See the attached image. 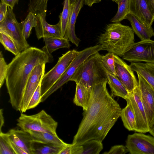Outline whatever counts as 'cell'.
Instances as JSON below:
<instances>
[{"label":"cell","mask_w":154,"mask_h":154,"mask_svg":"<svg viewBox=\"0 0 154 154\" xmlns=\"http://www.w3.org/2000/svg\"><path fill=\"white\" fill-rule=\"evenodd\" d=\"M105 71L106 79L111 89V96L120 97L125 100L129 97V93L123 83L116 76Z\"/></svg>","instance_id":"22"},{"label":"cell","mask_w":154,"mask_h":154,"mask_svg":"<svg viewBox=\"0 0 154 154\" xmlns=\"http://www.w3.org/2000/svg\"><path fill=\"white\" fill-rule=\"evenodd\" d=\"M129 13L134 16L141 23L149 27L152 26L154 21L148 0H129Z\"/></svg>","instance_id":"15"},{"label":"cell","mask_w":154,"mask_h":154,"mask_svg":"<svg viewBox=\"0 0 154 154\" xmlns=\"http://www.w3.org/2000/svg\"><path fill=\"white\" fill-rule=\"evenodd\" d=\"M19 0H1V2L6 4L8 7L13 9L14 5L17 4Z\"/></svg>","instance_id":"41"},{"label":"cell","mask_w":154,"mask_h":154,"mask_svg":"<svg viewBox=\"0 0 154 154\" xmlns=\"http://www.w3.org/2000/svg\"><path fill=\"white\" fill-rule=\"evenodd\" d=\"M27 131L30 134L33 141L35 142L66 146L70 145V144H68L64 142L57 134L32 131Z\"/></svg>","instance_id":"21"},{"label":"cell","mask_w":154,"mask_h":154,"mask_svg":"<svg viewBox=\"0 0 154 154\" xmlns=\"http://www.w3.org/2000/svg\"><path fill=\"white\" fill-rule=\"evenodd\" d=\"M66 146L44 144L34 142L33 154H59L60 152Z\"/></svg>","instance_id":"26"},{"label":"cell","mask_w":154,"mask_h":154,"mask_svg":"<svg viewBox=\"0 0 154 154\" xmlns=\"http://www.w3.org/2000/svg\"><path fill=\"white\" fill-rule=\"evenodd\" d=\"M107 84L105 79L93 85L88 107L84 111L73 137L74 145H81L93 139L102 142L120 116L122 109L109 94Z\"/></svg>","instance_id":"1"},{"label":"cell","mask_w":154,"mask_h":154,"mask_svg":"<svg viewBox=\"0 0 154 154\" xmlns=\"http://www.w3.org/2000/svg\"><path fill=\"white\" fill-rule=\"evenodd\" d=\"M43 38L45 45L41 49L49 54L60 48H69L70 47L69 41L64 37H47Z\"/></svg>","instance_id":"23"},{"label":"cell","mask_w":154,"mask_h":154,"mask_svg":"<svg viewBox=\"0 0 154 154\" xmlns=\"http://www.w3.org/2000/svg\"><path fill=\"white\" fill-rule=\"evenodd\" d=\"M125 146L131 154H154V137L140 132L129 134Z\"/></svg>","instance_id":"11"},{"label":"cell","mask_w":154,"mask_h":154,"mask_svg":"<svg viewBox=\"0 0 154 154\" xmlns=\"http://www.w3.org/2000/svg\"><path fill=\"white\" fill-rule=\"evenodd\" d=\"M36 15L34 13L29 12L24 20L21 23L22 26V32L26 39L29 38L32 28L35 27L37 23Z\"/></svg>","instance_id":"29"},{"label":"cell","mask_w":154,"mask_h":154,"mask_svg":"<svg viewBox=\"0 0 154 154\" xmlns=\"http://www.w3.org/2000/svg\"><path fill=\"white\" fill-rule=\"evenodd\" d=\"M45 63H43L35 66L31 72L27 80L25 88L21 108V113L27 110L31 98L41 82L45 74Z\"/></svg>","instance_id":"12"},{"label":"cell","mask_w":154,"mask_h":154,"mask_svg":"<svg viewBox=\"0 0 154 154\" xmlns=\"http://www.w3.org/2000/svg\"><path fill=\"white\" fill-rule=\"evenodd\" d=\"M13 9L8 6L6 16L0 22V32L10 37L21 52L29 47L30 45L23 36L22 24L17 20Z\"/></svg>","instance_id":"8"},{"label":"cell","mask_w":154,"mask_h":154,"mask_svg":"<svg viewBox=\"0 0 154 154\" xmlns=\"http://www.w3.org/2000/svg\"><path fill=\"white\" fill-rule=\"evenodd\" d=\"M8 68L2 51L0 52V88H1L5 80Z\"/></svg>","instance_id":"36"},{"label":"cell","mask_w":154,"mask_h":154,"mask_svg":"<svg viewBox=\"0 0 154 154\" xmlns=\"http://www.w3.org/2000/svg\"><path fill=\"white\" fill-rule=\"evenodd\" d=\"M10 140L27 154H33L34 141L30 134L23 130L12 129L7 133Z\"/></svg>","instance_id":"17"},{"label":"cell","mask_w":154,"mask_h":154,"mask_svg":"<svg viewBox=\"0 0 154 154\" xmlns=\"http://www.w3.org/2000/svg\"><path fill=\"white\" fill-rule=\"evenodd\" d=\"M0 132H2V129L4 123V117L3 115V109H1L0 110Z\"/></svg>","instance_id":"44"},{"label":"cell","mask_w":154,"mask_h":154,"mask_svg":"<svg viewBox=\"0 0 154 154\" xmlns=\"http://www.w3.org/2000/svg\"><path fill=\"white\" fill-rule=\"evenodd\" d=\"M134 32L130 27L120 23L108 24L104 33L99 37L98 44L102 50L122 57L135 42Z\"/></svg>","instance_id":"3"},{"label":"cell","mask_w":154,"mask_h":154,"mask_svg":"<svg viewBox=\"0 0 154 154\" xmlns=\"http://www.w3.org/2000/svg\"><path fill=\"white\" fill-rule=\"evenodd\" d=\"M101 0H84V4L90 7L96 3L100 2Z\"/></svg>","instance_id":"43"},{"label":"cell","mask_w":154,"mask_h":154,"mask_svg":"<svg viewBox=\"0 0 154 154\" xmlns=\"http://www.w3.org/2000/svg\"><path fill=\"white\" fill-rule=\"evenodd\" d=\"M128 152L125 146L123 145L114 146L108 152L103 153V154H125Z\"/></svg>","instance_id":"38"},{"label":"cell","mask_w":154,"mask_h":154,"mask_svg":"<svg viewBox=\"0 0 154 154\" xmlns=\"http://www.w3.org/2000/svg\"><path fill=\"white\" fill-rule=\"evenodd\" d=\"M130 66L133 71L140 75L154 90V63L132 62Z\"/></svg>","instance_id":"20"},{"label":"cell","mask_w":154,"mask_h":154,"mask_svg":"<svg viewBox=\"0 0 154 154\" xmlns=\"http://www.w3.org/2000/svg\"><path fill=\"white\" fill-rule=\"evenodd\" d=\"M83 150L82 145H75L72 143L65 147L59 154H81Z\"/></svg>","instance_id":"37"},{"label":"cell","mask_w":154,"mask_h":154,"mask_svg":"<svg viewBox=\"0 0 154 154\" xmlns=\"http://www.w3.org/2000/svg\"><path fill=\"white\" fill-rule=\"evenodd\" d=\"M101 56L99 52L90 56L76 69L70 81L83 85L91 91L94 84L106 79Z\"/></svg>","instance_id":"4"},{"label":"cell","mask_w":154,"mask_h":154,"mask_svg":"<svg viewBox=\"0 0 154 154\" xmlns=\"http://www.w3.org/2000/svg\"><path fill=\"white\" fill-rule=\"evenodd\" d=\"M81 145L83 148L81 154H99L103 149L102 142L95 139L88 140Z\"/></svg>","instance_id":"31"},{"label":"cell","mask_w":154,"mask_h":154,"mask_svg":"<svg viewBox=\"0 0 154 154\" xmlns=\"http://www.w3.org/2000/svg\"><path fill=\"white\" fill-rule=\"evenodd\" d=\"M149 132L152 136L154 137V125L150 128Z\"/></svg>","instance_id":"45"},{"label":"cell","mask_w":154,"mask_h":154,"mask_svg":"<svg viewBox=\"0 0 154 154\" xmlns=\"http://www.w3.org/2000/svg\"><path fill=\"white\" fill-rule=\"evenodd\" d=\"M17 121V125L25 131H32L57 134V122L43 110L31 115L21 113Z\"/></svg>","instance_id":"5"},{"label":"cell","mask_w":154,"mask_h":154,"mask_svg":"<svg viewBox=\"0 0 154 154\" xmlns=\"http://www.w3.org/2000/svg\"><path fill=\"white\" fill-rule=\"evenodd\" d=\"M122 58L131 63H154V41L149 39L134 42Z\"/></svg>","instance_id":"9"},{"label":"cell","mask_w":154,"mask_h":154,"mask_svg":"<svg viewBox=\"0 0 154 154\" xmlns=\"http://www.w3.org/2000/svg\"><path fill=\"white\" fill-rule=\"evenodd\" d=\"M78 0H70V3L72 6Z\"/></svg>","instance_id":"46"},{"label":"cell","mask_w":154,"mask_h":154,"mask_svg":"<svg viewBox=\"0 0 154 154\" xmlns=\"http://www.w3.org/2000/svg\"><path fill=\"white\" fill-rule=\"evenodd\" d=\"M0 154H15L7 133L0 132Z\"/></svg>","instance_id":"34"},{"label":"cell","mask_w":154,"mask_h":154,"mask_svg":"<svg viewBox=\"0 0 154 154\" xmlns=\"http://www.w3.org/2000/svg\"><path fill=\"white\" fill-rule=\"evenodd\" d=\"M114 2L118 5L117 12L111 20L112 23H120L125 18L129 13V0H115Z\"/></svg>","instance_id":"28"},{"label":"cell","mask_w":154,"mask_h":154,"mask_svg":"<svg viewBox=\"0 0 154 154\" xmlns=\"http://www.w3.org/2000/svg\"><path fill=\"white\" fill-rule=\"evenodd\" d=\"M78 52L74 49L68 51L59 58L57 63L51 70L44 74L41 84V97L63 75Z\"/></svg>","instance_id":"7"},{"label":"cell","mask_w":154,"mask_h":154,"mask_svg":"<svg viewBox=\"0 0 154 154\" xmlns=\"http://www.w3.org/2000/svg\"><path fill=\"white\" fill-rule=\"evenodd\" d=\"M41 82L32 95L27 107V110L35 108L41 103Z\"/></svg>","instance_id":"35"},{"label":"cell","mask_w":154,"mask_h":154,"mask_svg":"<svg viewBox=\"0 0 154 154\" xmlns=\"http://www.w3.org/2000/svg\"><path fill=\"white\" fill-rule=\"evenodd\" d=\"M122 109L120 116L125 128L129 131H135L136 127L135 117L129 103Z\"/></svg>","instance_id":"25"},{"label":"cell","mask_w":154,"mask_h":154,"mask_svg":"<svg viewBox=\"0 0 154 154\" xmlns=\"http://www.w3.org/2000/svg\"><path fill=\"white\" fill-rule=\"evenodd\" d=\"M0 42L5 49L16 56L20 53L12 39L5 34L0 32Z\"/></svg>","instance_id":"33"},{"label":"cell","mask_w":154,"mask_h":154,"mask_svg":"<svg viewBox=\"0 0 154 154\" xmlns=\"http://www.w3.org/2000/svg\"><path fill=\"white\" fill-rule=\"evenodd\" d=\"M74 103L77 106L82 107L85 111L88 107L91 97V92L83 85L76 83Z\"/></svg>","instance_id":"24"},{"label":"cell","mask_w":154,"mask_h":154,"mask_svg":"<svg viewBox=\"0 0 154 154\" xmlns=\"http://www.w3.org/2000/svg\"><path fill=\"white\" fill-rule=\"evenodd\" d=\"M125 19L129 21L134 32L141 40L150 39L154 36V30L152 26L149 27L141 23L133 14H129Z\"/></svg>","instance_id":"19"},{"label":"cell","mask_w":154,"mask_h":154,"mask_svg":"<svg viewBox=\"0 0 154 154\" xmlns=\"http://www.w3.org/2000/svg\"><path fill=\"white\" fill-rule=\"evenodd\" d=\"M114 55L113 53L108 52L105 55H102L101 62L106 71L116 76Z\"/></svg>","instance_id":"32"},{"label":"cell","mask_w":154,"mask_h":154,"mask_svg":"<svg viewBox=\"0 0 154 154\" xmlns=\"http://www.w3.org/2000/svg\"><path fill=\"white\" fill-rule=\"evenodd\" d=\"M8 6L5 3L1 2L0 4V22L5 18L8 11Z\"/></svg>","instance_id":"39"},{"label":"cell","mask_w":154,"mask_h":154,"mask_svg":"<svg viewBox=\"0 0 154 154\" xmlns=\"http://www.w3.org/2000/svg\"><path fill=\"white\" fill-rule=\"evenodd\" d=\"M84 3V0H78L72 6L70 17L64 37L76 47L79 46L81 40L75 33V23L77 17Z\"/></svg>","instance_id":"18"},{"label":"cell","mask_w":154,"mask_h":154,"mask_svg":"<svg viewBox=\"0 0 154 154\" xmlns=\"http://www.w3.org/2000/svg\"><path fill=\"white\" fill-rule=\"evenodd\" d=\"M53 59L51 54L30 47L15 56L8 64L6 85L9 102L16 110L21 111L26 85L33 68L38 64L51 63Z\"/></svg>","instance_id":"2"},{"label":"cell","mask_w":154,"mask_h":154,"mask_svg":"<svg viewBox=\"0 0 154 154\" xmlns=\"http://www.w3.org/2000/svg\"><path fill=\"white\" fill-rule=\"evenodd\" d=\"M10 141L11 146L15 154H27V153L25 151L16 145L10 140Z\"/></svg>","instance_id":"40"},{"label":"cell","mask_w":154,"mask_h":154,"mask_svg":"<svg viewBox=\"0 0 154 154\" xmlns=\"http://www.w3.org/2000/svg\"><path fill=\"white\" fill-rule=\"evenodd\" d=\"M137 74L138 88L150 128L154 125V90L140 75Z\"/></svg>","instance_id":"14"},{"label":"cell","mask_w":154,"mask_h":154,"mask_svg":"<svg viewBox=\"0 0 154 154\" xmlns=\"http://www.w3.org/2000/svg\"><path fill=\"white\" fill-rule=\"evenodd\" d=\"M48 0H30L28 4L29 12L36 15L40 14L46 17Z\"/></svg>","instance_id":"30"},{"label":"cell","mask_w":154,"mask_h":154,"mask_svg":"<svg viewBox=\"0 0 154 154\" xmlns=\"http://www.w3.org/2000/svg\"><path fill=\"white\" fill-rule=\"evenodd\" d=\"M112 0V1H115V0Z\"/></svg>","instance_id":"47"},{"label":"cell","mask_w":154,"mask_h":154,"mask_svg":"<svg viewBox=\"0 0 154 154\" xmlns=\"http://www.w3.org/2000/svg\"><path fill=\"white\" fill-rule=\"evenodd\" d=\"M125 100L131 105L135 117L136 127L135 131L143 133L149 132L150 128L148 120L138 86Z\"/></svg>","instance_id":"10"},{"label":"cell","mask_w":154,"mask_h":154,"mask_svg":"<svg viewBox=\"0 0 154 154\" xmlns=\"http://www.w3.org/2000/svg\"><path fill=\"white\" fill-rule=\"evenodd\" d=\"M36 15L37 21L35 28L36 35L38 39L47 37H63L59 22L56 24L51 25L47 22L46 17L40 14Z\"/></svg>","instance_id":"16"},{"label":"cell","mask_w":154,"mask_h":154,"mask_svg":"<svg viewBox=\"0 0 154 154\" xmlns=\"http://www.w3.org/2000/svg\"><path fill=\"white\" fill-rule=\"evenodd\" d=\"M116 76L123 83L129 94L138 86V81L131 66L119 56L114 55Z\"/></svg>","instance_id":"13"},{"label":"cell","mask_w":154,"mask_h":154,"mask_svg":"<svg viewBox=\"0 0 154 154\" xmlns=\"http://www.w3.org/2000/svg\"><path fill=\"white\" fill-rule=\"evenodd\" d=\"M148 2L149 9L154 21V0H148Z\"/></svg>","instance_id":"42"},{"label":"cell","mask_w":154,"mask_h":154,"mask_svg":"<svg viewBox=\"0 0 154 154\" xmlns=\"http://www.w3.org/2000/svg\"><path fill=\"white\" fill-rule=\"evenodd\" d=\"M72 5L70 0H64L63 11L59 16L62 36L64 37L68 26Z\"/></svg>","instance_id":"27"},{"label":"cell","mask_w":154,"mask_h":154,"mask_svg":"<svg viewBox=\"0 0 154 154\" xmlns=\"http://www.w3.org/2000/svg\"><path fill=\"white\" fill-rule=\"evenodd\" d=\"M101 46L99 44L78 51L71 63L65 72L41 98V102L44 101L50 95L63 85L70 81V79L79 66L90 56L102 50Z\"/></svg>","instance_id":"6"}]
</instances>
